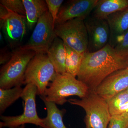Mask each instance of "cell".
Returning a JSON list of instances; mask_svg holds the SVG:
<instances>
[{
    "label": "cell",
    "mask_w": 128,
    "mask_h": 128,
    "mask_svg": "<svg viewBox=\"0 0 128 128\" xmlns=\"http://www.w3.org/2000/svg\"><path fill=\"white\" fill-rule=\"evenodd\" d=\"M25 11L27 26L32 29L40 18L48 11L46 1L44 0H22Z\"/></svg>",
    "instance_id": "obj_16"
},
{
    "label": "cell",
    "mask_w": 128,
    "mask_h": 128,
    "mask_svg": "<svg viewBox=\"0 0 128 128\" xmlns=\"http://www.w3.org/2000/svg\"><path fill=\"white\" fill-rule=\"evenodd\" d=\"M125 91H126V92H127V93H128V89H126V90H125Z\"/></svg>",
    "instance_id": "obj_29"
},
{
    "label": "cell",
    "mask_w": 128,
    "mask_h": 128,
    "mask_svg": "<svg viewBox=\"0 0 128 128\" xmlns=\"http://www.w3.org/2000/svg\"><path fill=\"white\" fill-rule=\"evenodd\" d=\"M40 98L56 104L63 105L68 100L67 98L76 96L80 98L88 95L90 91L84 83L68 73L56 74Z\"/></svg>",
    "instance_id": "obj_2"
},
{
    "label": "cell",
    "mask_w": 128,
    "mask_h": 128,
    "mask_svg": "<svg viewBox=\"0 0 128 128\" xmlns=\"http://www.w3.org/2000/svg\"><path fill=\"white\" fill-rule=\"evenodd\" d=\"M52 16L48 11L38 19L27 43L20 47L34 51L36 54H47L57 37Z\"/></svg>",
    "instance_id": "obj_8"
},
{
    "label": "cell",
    "mask_w": 128,
    "mask_h": 128,
    "mask_svg": "<svg viewBox=\"0 0 128 128\" xmlns=\"http://www.w3.org/2000/svg\"><path fill=\"white\" fill-rule=\"evenodd\" d=\"M41 99L45 104L47 112V116L43 118L45 128H67L63 120L66 110H60L54 102Z\"/></svg>",
    "instance_id": "obj_17"
},
{
    "label": "cell",
    "mask_w": 128,
    "mask_h": 128,
    "mask_svg": "<svg viewBox=\"0 0 128 128\" xmlns=\"http://www.w3.org/2000/svg\"><path fill=\"white\" fill-rule=\"evenodd\" d=\"M116 73L120 74H128V65L126 68L116 72Z\"/></svg>",
    "instance_id": "obj_27"
},
{
    "label": "cell",
    "mask_w": 128,
    "mask_h": 128,
    "mask_svg": "<svg viewBox=\"0 0 128 128\" xmlns=\"http://www.w3.org/2000/svg\"><path fill=\"white\" fill-rule=\"evenodd\" d=\"M108 128H128V112L112 116Z\"/></svg>",
    "instance_id": "obj_22"
},
{
    "label": "cell",
    "mask_w": 128,
    "mask_h": 128,
    "mask_svg": "<svg viewBox=\"0 0 128 128\" xmlns=\"http://www.w3.org/2000/svg\"><path fill=\"white\" fill-rule=\"evenodd\" d=\"M128 8V0H98L92 16L106 20L108 16Z\"/></svg>",
    "instance_id": "obj_15"
},
{
    "label": "cell",
    "mask_w": 128,
    "mask_h": 128,
    "mask_svg": "<svg viewBox=\"0 0 128 128\" xmlns=\"http://www.w3.org/2000/svg\"><path fill=\"white\" fill-rule=\"evenodd\" d=\"M42 128V127H40L39 128Z\"/></svg>",
    "instance_id": "obj_30"
},
{
    "label": "cell",
    "mask_w": 128,
    "mask_h": 128,
    "mask_svg": "<svg viewBox=\"0 0 128 128\" xmlns=\"http://www.w3.org/2000/svg\"><path fill=\"white\" fill-rule=\"evenodd\" d=\"M125 112H128V102L120 107L117 110L114 115Z\"/></svg>",
    "instance_id": "obj_26"
},
{
    "label": "cell",
    "mask_w": 128,
    "mask_h": 128,
    "mask_svg": "<svg viewBox=\"0 0 128 128\" xmlns=\"http://www.w3.org/2000/svg\"><path fill=\"white\" fill-rule=\"evenodd\" d=\"M18 128H25V124L22 125V126H20Z\"/></svg>",
    "instance_id": "obj_28"
},
{
    "label": "cell",
    "mask_w": 128,
    "mask_h": 128,
    "mask_svg": "<svg viewBox=\"0 0 128 128\" xmlns=\"http://www.w3.org/2000/svg\"><path fill=\"white\" fill-rule=\"evenodd\" d=\"M23 88L16 86L9 89L0 88V114L3 113L6 108L22 97Z\"/></svg>",
    "instance_id": "obj_18"
},
{
    "label": "cell",
    "mask_w": 128,
    "mask_h": 128,
    "mask_svg": "<svg viewBox=\"0 0 128 128\" xmlns=\"http://www.w3.org/2000/svg\"><path fill=\"white\" fill-rule=\"evenodd\" d=\"M106 101L111 116L115 114L117 110L128 102V94L126 91L121 92Z\"/></svg>",
    "instance_id": "obj_20"
},
{
    "label": "cell",
    "mask_w": 128,
    "mask_h": 128,
    "mask_svg": "<svg viewBox=\"0 0 128 128\" xmlns=\"http://www.w3.org/2000/svg\"><path fill=\"white\" fill-rule=\"evenodd\" d=\"M98 0H72L61 6L55 25L75 18L84 20L90 16Z\"/></svg>",
    "instance_id": "obj_11"
},
{
    "label": "cell",
    "mask_w": 128,
    "mask_h": 128,
    "mask_svg": "<svg viewBox=\"0 0 128 128\" xmlns=\"http://www.w3.org/2000/svg\"><path fill=\"white\" fill-rule=\"evenodd\" d=\"M38 89L36 86L30 83L26 85L23 88L21 98L24 101V107L23 113L16 116L1 115L0 128H18L27 124H32L45 128L43 118L38 116L36 105V96Z\"/></svg>",
    "instance_id": "obj_5"
},
{
    "label": "cell",
    "mask_w": 128,
    "mask_h": 128,
    "mask_svg": "<svg viewBox=\"0 0 128 128\" xmlns=\"http://www.w3.org/2000/svg\"><path fill=\"white\" fill-rule=\"evenodd\" d=\"M64 46L66 50V72L76 77L82 63L84 54L77 52L65 44Z\"/></svg>",
    "instance_id": "obj_19"
},
{
    "label": "cell",
    "mask_w": 128,
    "mask_h": 128,
    "mask_svg": "<svg viewBox=\"0 0 128 128\" xmlns=\"http://www.w3.org/2000/svg\"><path fill=\"white\" fill-rule=\"evenodd\" d=\"M128 88V74L112 73L104 80L95 92L106 100Z\"/></svg>",
    "instance_id": "obj_12"
},
{
    "label": "cell",
    "mask_w": 128,
    "mask_h": 128,
    "mask_svg": "<svg viewBox=\"0 0 128 128\" xmlns=\"http://www.w3.org/2000/svg\"><path fill=\"white\" fill-rule=\"evenodd\" d=\"M12 53L11 54L4 50H2L0 51V64H6L10 60L12 56Z\"/></svg>",
    "instance_id": "obj_25"
},
{
    "label": "cell",
    "mask_w": 128,
    "mask_h": 128,
    "mask_svg": "<svg viewBox=\"0 0 128 128\" xmlns=\"http://www.w3.org/2000/svg\"><path fill=\"white\" fill-rule=\"evenodd\" d=\"M114 48L120 55L128 56V30L118 40Z\"/></svg>",
    "instance_id": "obj_23"
},
{
    "label": "cell",
    "mask_w": 128,
    "mask_h": 128,
    "mask_svg": "<svg viewBox=\"0 0 128 128\" xmlns=\"http://www.w3.org/2000/svg\"><path fill=\"white\" fill-rule=\"evenodd\" d=\"M68 102L85 110L86 128H108L111 118L106 101L95 91H90L86 96L80 99L71 98Z\"/></svg>",
    "instance_id": "obj_4"
},
{
    "label": "cell",
    "mask_w": 128,
    "mask_h": 128,
    "mask_svg": "<svg viewBox=\"0 0 128 128\" xmlns=\"http://www.w3.org/2000/svg\"><path fill=\"white\" fill-rule=\"evenodd\" d=\"M57 73L47 54H36L29 62L25 72L23 84H33L38 94L43 96Z\"/></svg>",
    "instance_id": "obj_6"
},
{
    "label": "cell",
    "mask_w": 128,
    "mask_h": 128,
    "mask_svg": "<svg viewBox=\"0 0 128 128\" xmlns=\"http://www.w3.org/2000/svg\"><path fill=\"white\" fill-rule=\"evenodd\" d=\"M128 65V56L120 55L108 44L98 51L84 54L77 79L95 91L107 77Z\"/></svg>",
    "instance_id": "obj_1"
},
{
    "label": "cell",
    "mask_w": 128,
    "mask_h": 128,
    "mask_svg": "<svg viewBox=\"0 0 128 128\" xmlns=\"http://www.w3.org/2000/svg\"><path fill=\"white\" fill-rule=\"evenodd\" d=\"M48 12L52 16L55 25L57 15L64 0H46Z\"/></svg>",
    "instance_id": "obj_24"
},
{
    "label": "cell",
    "mask_w": 128,
    "mask_h": 128,
    "mask_svg": "<svg viewBox=\"0 0 128 128\" xmlns=\"http://www.w3.org/2000/svg\"><path fill=\"white\" fill-rule=\"evenodd\" d=\"M57 36L77 52L83 54L88 51V34L83 19L75 18L55 25Z\"/></svg>",
    "instance_id": "obj_7"
},
{
    "label": "cell",
    "mask_w": 128,
    "mask_h": 128,
    "mask_svg": "<svg viewBox=\"0 0 128 128\" xmlns=\"http://www.w3.org/2000/svg\"><path fill=\"white\" fill-rule=\"evenodd\" d=\"M88 34L87 52H94L102 48L109 42L110 30L106 20L89 16L84 20Z\"/></svg>",
    "instance_id": "obj_9"
},
{
    "label": "cell",
    "mask_w": 128,
    "mask_h": 128,
    "mask_svg": "<svg viewBox=\"0 0 128 128\" xmlns=\"http://www.w3.org/2000/svg\"><path fill=\"white\" fill-rule=\"evenodd\" d=\"M36 54L33 50L20 47L14 51L10 59L0 69V88L22 86L28 65Z\"/></svg>",
    "instance_id": "obj_3"
},
{
    "label": "cell",
    "mask_w": 128,
    "mask_h": 128,
    "mask_svg": "<svg viewBox=\"0 0 128 128\" xmlns=\"http://www.w3.org/2000/svg\"><path fill=\"white\" fill-rule=\"evenodd\" d=\"M0 2L9 10L26 16V11L22 0H1Z\"/></svg>",
    "instance_id": "obj_21"
},
{
    "label": "cell",
    "mask_w": 128,
    "mask_h": 128,
    "mask_svg": "<svg viewBox=\"0 0 128 128\" xmlns=\"http://www.w3.org/2000/svg\"><path fill=\"white\" fill-rule=\"evenodd\" d=\"M110 30L108 44L114 48L118 40L128 30V8L107 18Z\"/></svg>",
    "instance_id": "obj_13"
},
{
    "label": "cell",
    "mask_w": 128,
    "mask_h": 128,
    "mask_svg": "<svg viewBox=\"0 0 128 128\" xmlns=\"http://www.w3.org/2000/svg\"><path fill=\"white\" fill-rule=\"evenodd\" d=\"M47 54L56 73L62 74L66 72V50L62 40L56 37L49 49Z\"/></svg>",
    "instance_id": "obj_14"
},
{
    "label": "cell",
    "mask_w": 128,
    "mask_h": 128,
    "mask_svg": "<svg viewBox=\"0 0 128 128\" xmlns=\"http://www.w3.org/2000/svg\"><path fill=\"white\" fill-rule=\"evenodd\" d=\"M8 10L7 15L0 19V28L10 46L13 47L18 45L25 36L26 19V16Z\"/></svg>",
    "instance_id": "obj_10"
}]
</instances>
